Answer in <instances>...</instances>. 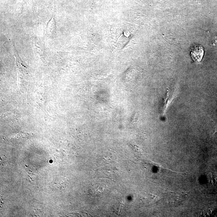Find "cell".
<instances>
[{
	"mask_svg": "<svg viewBox=\"0 0 217 217\" xmlns=\"http://www.w3.org/2000/svg\"><path fill=\"white\" fill-rule=\"evenodd\" d=\"M69 180L66 177H60L57 179L55 181L54 185L57 189L63 190L66 188L69 185Z\"/></svg>",
	"mask_w": 217,
	"mask_h": 217,
	"instance_id": "7a4b0ae2",
	"label": "cell"
},
{
	"mask_svg": "<svg viewBox=\"0 0 217 217\" xmlns=\"http://www.w3.org/2000/svg\"><path fill=\"white\" fill-rule=\"evenodd\" d=\"M105 187L102 184H96L90 186L89 189V192L92 196H97L102 193L104 191Z\"/></svg>",
	"mask_w": 217,
	"mask_h": 217,
	"instance_id": "3957f363",
	"label": "cell"
},
{
	"mask_svg": "<svg viewBox=\"0 0 217 217\" xmlns=\"http://www.w3.org/2000/svg\"><path fill=\"white\" fill-rule=\"evenodd\" d=\"M191 54L193 60L196 63L202 60L204 55V49L200 45H196L191 49Z\"/></svg>",
	"mask_w": 217,
	"mask_h": 217,
	"instance_id": "6da1fadb",
	"label": "cell"
}]
</instances>
